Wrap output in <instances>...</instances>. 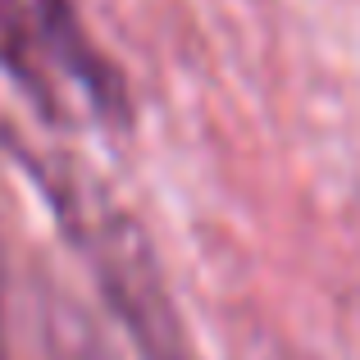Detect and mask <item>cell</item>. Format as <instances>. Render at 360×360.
Here are the masks:
<instances>
[{
  "mask_svg": "<svg viewBox=\"0 0 360 360\" xmlns=\"http://www.w3.org/2000/svg\"><path fill=\"white\" fill-rule=\"evenodd\" d=\"M18 160L37 178V192L51 201L64 238L87 260L91 278L105 292L110 310L123 324V333L132 338V347L146 360H196L187 328L178 319V306L169 297V283L137 219L119 201H110L101 183H91L82 169L37 160L27 146H18Z\"/></svg>",
  "mask_w": 360,
  "mask_h": 360,
  "instance_id": "cell-1",
  "label": "cell"
},
{
  "mask_svg": "<svg viewBox=\"0 0 360 360\" xmlns=\"http://www.w3.org/2000/svg\"><path fill=\"white\" fill-rule=\"evenodd\" d=\"M0 69L46 119L128 123L119 64L91 41L73 0H0Z\"/></svg>",
  "mask_w": 360,
  "mask_h": 360,
  "instance_id": "cell-2",
  "label": "cell"
},
{
  "mask_svg": "<svg viewBox=\"0 0 360 360\" xmlns=\"http://www.w3.org/2000/svg\"><path fill=\"white\" fill-rule=\"evenodd\" d=\"M60 360H105V356L87 338V328H73V333H60Z\"/></svg>",
  "mask_w": 360,
  "mask_h": 360,
  "instance_id": "cell-3",
  "label": "cell"
}]
</instances>
